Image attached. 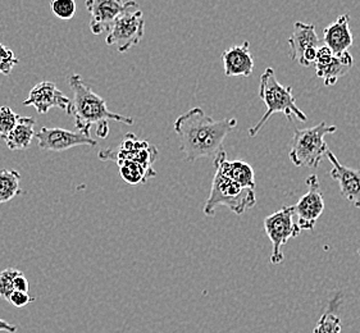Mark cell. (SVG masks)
Returning a JSON list of instances; mask_svg holds the SVG:
<instances>
[{"mask_svg":"<svg viewBox=\"0 0 360 333\" xmlns=\"http://www.w3.org/2000/svg\"><path fill=\"white\" fill-rule=\"evenodd\" d=\"M238 126L236 118L214 119L202 108L190 109L174 122V132L180 138L181 150L185 160L216 158L224 152V143L231 131Z\"/></svg>","mask_w":360,"mask_h":333,"instance_id":"6da1fadb","label":"cell"},{"mask_svg":"<svg viewBox=\"0 0 360 333\" xmlns=\"http://www.w3.org/2000/svg\"><path fill=\"white\" fill-rule=\"evenodd\" d=\"M68 84L72 90L73 99L67 115L73 117L75 126L79 132L91 136L90 130L93 126L101 122L115 121L121 124L132 126L134 119L131 117L121 116L109 110L105 100L95 93L79 74H72L68 77Z\"/></svg>","mask_w":360,"mask_h":333,"instance_id":"7a4b0ae2","label":"cell"},{"mask_svg":"<svg viewBox=\"0 0 360 333\" xmlns=\"http://www.w3.org/2000/svg\"><path fill=\"white\" fill-rule=\"evenodd\" d=\"M259 98L266 104V110L259 122L249 129V136L254 138L258 135L262 127L269 121V118L276 113L285 115L288 121L297 119L300 122H307L308 117L297 108L295 98L292 95V87L283 86L277 79L274 68L268 67L260 76Z\"/></svg>","mask_w":360,"mask_h":333,"instance_id":"3957f363","label":"cell"},{"mask_svg":"<svg viewBox=\"0 0 360 333\" xmlns=\"http://www.w3.org/2000/svg\"><path fill=\"white\" fill-rule=\"evenodd\" d=\"M336 131V126H328L326 122L304 130L296 129L288 154L290 159L296 166L318 168L326 157V152H328V145L324 138Z\"/></svg>","mask_w":360,"mask_h":333,"instance_id":"277c9868","label":"cell"},{"mask_svg":"<svg viewBox=\"0 0 360 333\" xmlns=\"http://www.w3.org/2000/svg\"><path fill=\"white\" fill-rule=\"evenodd\" d=\"M255 204L257 197L252 188H243L216 171L208 200L204 205V213L208 217H213L217 208L224 205L235 214L241 216Z\"/></svg>","mask_w":360,"mask_h":333,"instance_id":"5b68a950","label":"cell"},{"mask_svg":"<svg viewBox=\"0 0 360 333\" xmlns=\"http://www.w3.org/2000/svg\"><path fill=\"white\" fill-rule=\"evenodd\" d=\"M144 29L143 11L139 8L136 1H126L121 15L117 17L108 31L105 43L108 46H117L120 53H124L143 40Z\"/></svg>","mask_w":360,"mask_h":333,"instance_id":"8992f818","label":"cell"},{"mask_svg":"<svg viewBox=\"0 0 360 333\" xmlns=\"http://www.w3.org/2000/svg\"><path fill=\"white\" fill-rule=\"evenodd\" d=\"M264 230L266 236L272 242V264H281L283 261L282 247L288 244L290 239L297 237L302 230L296 223L295 213L292 207H282L264 219Z\"/></svg>","mask_w":360,"mask_h":333,"instance_id":"52a82bcc","label":"cell"},{"mask_svg":"<svg viewBox=\"0 0 360 333\" xmlns=\"http://www.w3.org/2000/svg\"><path fill=\"white\" fill-rule=\"evenodd\" d=\"M101 160L134 162L148 169H153V163L158 158V150L148 141H141L134 133H127L123 138L122 144L115 149H105L99 152Z\"/></svg>","mask_w":360,"mask_h":333,"instance_id":"ba28073f","label":"cell"},{"mask_svg":"<svg viewBox=\"0 0 360 333\" xmlns=\"http://www.w3.org/2000/svg\"><path fill=\"white\" fill-rule=\"evenodd\" d=\"M308 191L304 194L299 202L292 205L295 217L297 218L296 223L300 230L304 231H313L318 218L322 216L324 211V200L321 183L318 180L317 174H310L307 178Z\"/></svg>","mask_w":360,"mask_h":333,"instance_id":"9c48e42d","label":"cell"},{"mask_svg":"<svg viewBox=\"0 0 360 333\" xmlns=\"http://www.w3.org/2000/svg\"><path fill=\"white\" fill-rule=\"evenodd\" d=\"M37 145L43 150L49 152H65L76 146H96L98 143L91 136H86L81 132L65 130V129H48L43 127L35 135Z\"/></svg>","mask_w":360,"mask_h":333,"instance_id":"30bf717a","label":"cell"},{"mask_svg":"<svg viewBox=\"0 0 360 333\" xmlns=\"http://www.w3.org/2000/svg\"><path fill=\"white\" fill-rule=\"evenodd\" d=\"M23 105L34 107L39 113L45 115L51 108H59L68 113L71 107V99L65 96L53 82L43 81L30 90L27 99Z\"/></svg>","mask_w":360,"mask_h":333,"instance_id":"8fae6325","label":"cell"},{"mask_svg":"<svg viewBox=\"0 0 360 333\" xmlns=\"http://www.w3.org/2000/svg\"><path fill=\"white\" fill-rule=\"evenodd\" d=\"M326 158L331 162L332 169L330 176L335 181L339 182L340 192L346 202L353 204L360 209V169L349 168L340 163L336 155L328 149Z\"/></svg>","mask_w":360,"mask_h":333,"instance_id":"7c38bea8","label":"cell"},{"mask_svg":"<svg viewBox=\"0 0 360 333\" xmlns=\"http://www.w3.org/2000/svg\"><path fill=\"white\" fill-rule=\"evenodd\" d=\"M123 0H86L85 6L91 15L90 30L94 35L109 31L124 8Z\"/></svg>","mask_w":360,"mask_h":333,"instance_id":"4fadbf2b","label":"cell"},{"mask_svg":"<svg viewBox=\"0 0 360 333\" xmlns=\"http://www.w3.org/2000/svg\"><path fill=\"white\" fill-rule=\"evenodd\" d=\"M224 74L227 77H249L254 71V58L250 51V44L244 41L240 45H232L222 53Z\"/></svg>","mask_w":360,"mask_h":333,"instance_id":"5bb4252c","label":"cell"},{"mask_svg":"<svg viewBox=\"0 0 360 333\" xmlns=\"http://www.w3.org/2000/svg\"><path fill=\"white\" fill-rule=\"evenodd\" d=\"M214 168L217 172L224 174V177L236 182L240 186L255 190V174L252 166L243 160H227L226 150L219 152L214 158Z\"/></svg>","mask_w":360,"mask_h":333,"instance_id":"9a60e30c","label":"cell"},{"mask_svg":"<svg viewBox=\"0 0 360 333\" xmlns=\"http://www.w3.org/2000/svg\"><path fill=\"white\" fill-rule=\"evenodd\" d=\"M290 45V58L300 62L304 53L309 49H318L321 46V40L316 32V26L313 23L295 22L294 31L288 39Z\"/></svg>","mask_w":360,"mask_h":333,"instance_id":"2e32d148","label":"cell"},{"mask_svg":"<svg viewBox=\"0 0 360 333\" xmlns=\"http://www.w3.org/2000/svg\"><path fill=\"white\" fill-rule=\"evenodd\" d=\"M350 15H342L323 30V41L333 54L349 51L353 45V34L350 31Z\"/></svg>","mask_w":360,"mask_h":333,"instance_id":"e0dca14e","label":"cell"},{"mask_svg":"<svg viewBox=\"0 0 360 333\" xmlns=\"http://www.w3.org/2000/svg\"><path fill=\"white\" fill-rule=\"evenodd\" d=\"M354 59L349 51L335 54L331 60L324 65H316V73L322 79L326 86H333L340 77L345 76L352 70Z\"/></svg>","mask_w":360,"mask_h":333,"instance_id":"ac0fdd59","label":"cell"},{"mask_svg":"<svg viewBox=\"0 0 360 333\" xmlns=\"http://www.w3.org/2000/svg\"><path fill=\"white\" fill-rule=\"evenodd\" d=\"M35 119L32 117H21L18 118L15 129L9 132L4 138L6 144L11 150H25L27 149L32 140L35 138Z\"/></svg>","mask_w":360,"mask_h":333,"instance_id":"d6986e66","label":"cell"},{"mask_svg":"<svg viewBox=\"0 0 360 333\" xmlns=\"http://www.w3.org/2000/svg\"><path fill=\"white\" fill-rule=\"evenodd\" d=\"M342 303V295L338 294L328 303L327 311L318 319L313 333H341V318L339 317L340 305Z\"/></svg>","mask_w":360,"mask_h":333,"instance_id":"ffe728a7","label":"cell"},{"mask_svg":"<svg viewBox=\"0 0 360 333\" xmlns=\"http://www.w3.org/2000/svg\"><path fill=\"white\" fill-rule=\"evenodd\" d=\"M21 174L15 169H0V205L11 202L15 196L21 195L20 188Z\"/></svg>","mask_w":360,"mask_h":333,"instance_id":"44dd1931","label":"cell"},{"mask_svg":"<svg viewBox=\"0 0 360 333\" xmlns=\"http://www.w3.org/2000/svg\"><path fill=\"white\" fill-rule=\"evenodd\" d=\"M117 164L120 166L121 177L124 182H127L130 185L145 183L148 180L157 176V172L154 169H148V168L134 163V162H120Z\"/></svg>","mask_w":360,"mask_h":333,"instance_id":"7402d4cb","label":"cell"},{"mask_svg":"<svg viewBox=\"0 0 360 333\" xmlns=\"http://www.w3.org/2000/svg\"><path fill=\"white\" fill-rule=\"evenodd\" d=\"M20 273H21V270L15 268H7L0 272V297L3 300L8 301V299L15 291L13 281H15V275H20Z\"/></svg>","mask_w":360,"mask_h":333,"instance_id":"603a6c76","label":"cell"},{"mask_svg":"<svg viewBox=\"0 0 360 333\" xmlns=\"http://www.w3.org/2000/svg\"><path fill=\"white\" fill-rule=\"evenodd\" d=\"M20 116L15 115L9 107H0V138H7L9 132L13 130Z\"/></svg>","mask_w":360,"mask_h":333,"instance_id":"cb8c5ba5","label":"cell"},{"mask_svg":"<svg viewBox=\"0 0 360 333\" xmlns=\"http://www.w3.org/2000/svg\"><path fill=\"white\" fill-rule=\"evenodd\" d=\"M51 12L60 20H71L76 13L75 0H51Z\"/></svg>","mask_w":360,"mask_h":333,"instance_id":"d4e9b609","label":"cell"},{"mask_svg":"<svg viewBox=\"0 0 360 333\" xmlns=\"http://www.w3.org/2000/svg\"><path fill=\"white\" fill-rule=\"evenodd\" d=\"M18 63L20 59L15 57V53L0 43V73L4 76H9Z\"/></svg>","mask_w":360,"mask_h":333,"instance_id":"484cf974","label":"cell"},{"mask_svg":"<svg viewBox=\"0 0 360 333\" xmlns=\"http://www.w3.org/2000/svg\"><path fill=\"white\" fill-rule=\"evenodd\" d=\"M35 299L29 295V292H21V291H13L12 295L8 299V303L15 306V308H23L26 305L32 303Z\"/></svg>","mask_w":360,"mask_h":333,"instance_id":"4316f807","label":"cell"},{"mask_svg":"<svg viewBox=\"0 0 360 333\" xmlns=\"http://www.w3.org/2000/svg\"><path fill=\"white\" fill-rule=\"evenodd\" d=\"M13 289L15 291H21V292H29L30 285L27 278L25 277L23 273L15 275V281H13Z\"/></svg>","mask_w":360,"mask_h":333,"instance_id":"83f0119b","label":"cell"},{"mask_svg":"<svg viewBox=\"0 0 360 333\" xmlns=\"http://www.w3.org/2000/svg\"><path fill=\"white\" fill-rule=\"evenodd\" d=\"M17 329L18 328L15 325H11V323H8L7 320L0 319V332L15 333Z\"/></svg>","mask_w":360,"mask_h":333,"instance_id":"f1b7e54d","label":"cell"},{"mask_svg":"<svg viewBox=\"0 0 360 333\" xmlns=\"http://www.w3.org/2000/svg\"><path fill=\"white\" fill-rule=\"evenodd\" d=\"M108 124L107 122H101L96 126V135L101 138H105L108 136Z\"/></svg>","mask_w":360,"mask_h":333,"instance_id":"f546056e","label":"cell"},{"mask_svg":"<svg viewBox=\"0 0 360 333\" xmlns=\"http://www.w3.org/2000/svg\"><path fill=\"white\" fill-rule=\"evenodd\" d=\"M358 254H359V255H360V249H359V250H358Z\"/></svg>","mask_w":360,"mask_h":333,"instance_id":"4dcf8cb0","label":"cell"}]
</instances>
